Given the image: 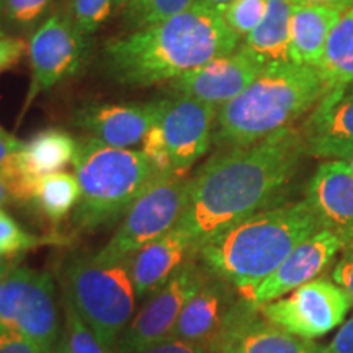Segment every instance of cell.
<instances>
[{
    "label": "cell",
    "mask_w": 353,
    "mask_h": 353,
    "mask_svg": "<svg viewBox=\"0 0 353 353\" xmlns=\"http://www.w3.org/2000/svg\"><path fill=\"white\" fill-rule=\"evenodd\" d=\"M307 156L303 132L286 128L245 148L221 149L190 176L187 205L176 226L193 247L272 208Z\"/></svg>",
    "instance_id": "cell-1"
},
{
    "label": "cell",
    "mask_w": 353,
    "mask_h": 353,
    "mask_svg": "<svg viewBox=\"0 0 353 353\" xmlns=\"http://www.w3.org/2000/svg\"><path fill=\"white\" fill-rule=\"evenodd\" d=\"M241 43L223 13L196 2L164 21L108 39L101 68L121 85L149 87L229 54Z\"/></svg>",
    "instance_id": "cell-2"
},
{
    "label": "cell",
    "mask_w": 353,
    "mask_h": 353,
    "mask_svg": "<svg viewBox=\"0 0 353 353\" xmlns=\"http://www.w3.org/2000/svg\"><path fill=\"white\" fill-rule=\"evenodd\" d=\"M319 229V221L306 200L272 206L201 242L195 257L206 272L236 286L247 299Z\"/></svg>",
    "instance_id": "cell-3"
},
{
    "label": "cell",
    "mask_w": 353,
    "mask_h": 353,
    "mask_svg": "<svg viewBox=\"0 0 353 353\" xmlns=\"http://www.w3.org/2000/svg\"><path fill=\"white\" fill-rule=\"evenodd\" d=\"M325 92L314 68L293 63L265 68L241 95L218 108L213 144L219 151L245 148L293 128L316 108Z\"/></svg>",
    "instance_id": "cell-4"
},
{
    "label": "cell",
    "mask_w": 353,
    "mask_h": 353,
    "mask_svg": "<svg viewBox=\"0 0 353 353\" xmlns=\"http://www.w3.org/2000/svg\"><path fill=\"white\" fill-rule=\"evenodd\" d=\"M74 174L81 200L70 216L77 232H90L125 218L128 210L157 179L143 151L118 149L90 136L77 139Z\"/></svg>",
    "instance_id": "cell-5"
},
{
    "label": "cell",
    "mask_w": 353,
    "mask_h": 353,
    "mask_svg": "<svg viewBox=\"0 0 353 353\" xmlns=\"http://www.w3.org/2000/svg\"><path fill=\"white\" fill-rule=\"evenodd\" d=\"M63 291L101 345L113 353L138 303L128 259L100 262L94 254L69 259L63 272Z\"/></svg>",
    "instance_id": "cell-6"
},
{
    "label": "cell",
    "mask_w": 353,
    "mask_h": 353,
    "mask_svg": "<svg viewBox=\"0 0 353 353\" xmlns=\"http://www.w3.org/2000/svg\"><path fill=\"white\" fill-rule=\"evenodd\" d=\"M188 182L182 174L157 176L132 203L112 239L94 254L95 259L121 262L174 229L187 205Z\"/></svg>",
    "instance_id": "cell-7"
},
{
    "label": "cell",
    "mask_w": 353,
    "mask_h": 353,
    "mask_svg": "<svg viewBox=\"0 0 353 353\" xmlns=\"http://www.w3.org/2000/svg\"><path fill=\"white\" fill-rule=\"evenodd\" d=\"M26 54L30 59V85L20 120L39 95L81 69L87 54V37L69 13H54L32 33Z\"/></svg>",
    "instance_id": "cell-8"
},
{
    "label": "cell",
    "mask_w": 353,
    "mask_h": 353,
    "mask_svg": "<svg viewBox=\"0 0 353 353\" xmlns=\"http://www.w3.org/2000/svg\"><path fill=\"white\" fill-rule=\"evenodd\" d=\"M353 306L352 298L335 281L316 278L260 307L262 316L296 337L314 341L332 332Z\"/></svg>",
    "instance_id": "cell-9"
},
{
    "label": "cell",
    "mask_w": 353,
    "mask_h": 353,
    "mask_svg": "<svg viewBox=\"0 0 353 353\" xmlns=\"http://www.w3.org/2000/svg\"><path fill=\"white\" fill-rule=\"evenodd\" d=\"M206 278L208 272L198 259H188L165 285L145 299L121 334L113 353H139L144 348L164 342L183 306L200 290Z\"/></svg>",
    "instance_id": "cell-10"
},
{
    "label": "cell",
    "mask_w": 353,
    "mask_h": 353,
    "mask_svg": "<svg viewBox=\"0 0 353 353\" xmlns=\"http://www.w3.org/2000/svg\"><path fill=\"white\" fill-rule=\"evenodd\" d=\"M161 100L159 125L169 148L175 174L187 172L208 152L213 144L218 108L185 95Z\"/></svg>",
    "instance_id": "cell-11"
},
{
    "label": "cell",
    "mask_w": 353,
    "mask_h": 353,
    "mask_svg": "<svg viewBox=\"0 0 353 353\" xmlns=\"http://www.w3.org/2000/svg\"><path fill=\"white\" fill-rule=\"evenodd\" d=\"M77 139L61 128L34 132L21 148L0 167L6 175L10 201L30 206L34 183L39 176L63 172L77 154Z\"/></svg>",
    "instance_id": "cell-12"
},
{
    "label": "cell",
    "mask_w": 353,
    "mask_h": 353,
    "mask_svg": "<svg viewBox=\"0 0 353 353\" xmlns=\"http://www.w3.org/2000/svg\"><path fill=\"white\" fill-rule=\"evenodd\" d=\"M242 298L236 286L208 272V278L185 304L167 339L193 343L213 353Z\"/></svg>",
    "instance_id": "cell-13"
},
{
    "label": "cell",
    "mask_w": 353,
    "mask_h": 353,
    "mask_svg": "<svg viewBox=\"0 0 353 353\" xmlns=\"http://www.w3.org/2000/svg\"><path fill=\"white\" fill-rule=\"evenodd\" d=\"M262 70V65L239 46L229 54L172 79L169 94L185 95L221 108L241 95Z\"/></svg>",
    "instance_id": "cell-14"
},
{
    "label": "cell",
    "mask_w": 353,
    "mask_h": 353,
    "mask_svg": "<svg viewBox=\"0 0 353 353\" xmlns=\"http://www.w3.org/2000/svg\"><path fill=\"white\" fill-rule=\"evenodd\" d=\"M345 245L348 242L341 236L329 229H319L303 241L247 299L257 307H262L263 304L275 301L299 286L316 280L327 270L335 255L342 252Z\"/></svg>",
    "instance_id": "cell-15"
},
{
    "label": "cell",
    "mask_w": 353,
    "mask_h": 353,
    "mask_svg": "<svg viewBox=\"0 0 353 353\" xmlns=\"http://www.w3.org/2000/svg\"><path fill=\"white\" fill-rule=\"evenodd\" d=\"M213 353H327L314 341L296 337L268 322L260 307L242 298Z\"/></svg>",
    "instance_id": "cell-16"
},
{
    "label": "cell",
    "mask_w": 353,
    "mask_h": 353,
    "mask_svg": "<svg viewBox=\"0 0 353 353\" xmlns=\"http://www.w3.org/2000/svg\"><path fill=\"white\" fill-rule=\"evenodd\" d=\"M161 100L149 103H90L72 114V123L87 136L118 149L143 143L157 121Z\"/></svg>",
    "instance_id": "cell-17"
},
{
    "label": "cell",
    "mask_w": 353,
    "mask_h": 353,
    "mask_svg": "<svg viewBox=\"0 0 353 353\" xmlns=\"http://www.w3.org/2000/svg\"><path fill=\"white\" fill-rule=\"evenodd\" d=\"M304 200L322 229L353 242V174L347 161L322 162L309 180Z\"/></svg>",
    "instance_id": "cell-18"
},
{
    "label": "cell",
    "mask_w": 353,
    "mask_h": 353,
    "mask_svg": "<svg viewBox=\"0 0 353 353\" xmlns=\"http://www.w3.org/2000/svg\"><path fill=\"white\" fill-rule=\"evenodd\" d=\"M301 132L307 156L345 161L353 152V87L325 92Z\"/></svg>",
    "instance_id": "cell-19"
},
{
    "label": "cell",
    "mask_w": 353,
    "mask_h": 353,
    "mask_svg": "<svg viewBox=\"0 0 353 353\" xmlns=\"http://www.w3.org/2000/svg\"><path fill=\"white\" fill-rule=\"evenodd\" d=\"M192 257H195L193 241L179 226L128 257L138 301H145Z\"/></svg>",
    "instance_id": "cell-20"
},
{
    "label": "cell",
    "mask_w": 353,
    "mask_h": 353,
    "mask_svg": "<svg viewBox=\"0 0 353 353\" xmlns=\"http://www.w3.org/2000/svg\"><path fill=\"white\" fill-rule=\"evenodd\" d=\"M15 332L23 335L44 353H50L59 341L63 329L59 325L56 285L50 272H37L34 275L21 304Z\"/></svg>",
    "instance_id": "cell-21"
},
{
    "label": "cell",
    "mask_w": 353,
    "mask_h": 353,
    "mask_svg": "<svg viewBox=\"0 0 353 353\" xmlns=\"http://www.w3.org/2000/svg\"><path fill=\"white\" fill-rule=\"evenodd\" d=\"M342 12L329 7L293 6L290 28V59L293 64L319 69L325 44Z\"/></svg>",
    "instance_id": "cell-22"
},
{
    "label": "cell",
    "mask_w": 353,
    "mask_h": 353,
    "mask_svg": "<svg viewBox=\"0 0 353 353\" xmlns=\"http://www.w3.org/2000/svg\"><path fill=\"white\" fill-rule=\"evenodd\" d=\"M293 3L290 0H268L263 19L242 39L241 50L262 68L291 63L290 28Z\"/></svg>",
    "instance_id": "cell-23"
},
{
    "label": "cell",
    "mask_w": 353,
    "mask_h": 353,
    "mask_svg": "<svg viewBox=\"0 0 353 353\" xmlns=\"http://www.w3.org/2000/svg\"><path fill=\"white\" fill-rule=\"evenodd\" d=\"M79 200H81V185L76 174L54 172L37 180L30 206H33L46 223L57 228L69 214L74 213Z\"/></svg>",
    "instance_id": "cell-24"
},
{
    "label": "cell",
    "mask_w": 353,
    "mask_h": 353,
    "mask_svg": "<svg viewBox=\"0 0 353 353\" xmlns=\"http://www.w3.org/2000/svg\"><path fill=\"white\" fill-rule=\"evenodd\" d=\"M317 70L327 92L353 87V7L335 23Z\"/></svg>",
    "instance_id": "cell-25"
},
{
    "label": "cell",
    "mask_w": 353,
    "mask_h": 353,
    "mask_svg": "<svg viewBox=\"0 0 353 353\" xmlns=\"http://www.w3.org/2000/svg\"><path fill=\"white\" fill-rule=\"evenodd\" d=\"M37 272L21 262L8 272L0 290V334L15 332L21 304Z\"/></svg>",
    "instance_id": "cell-26"
},
{
    "label": "cell",
    "mask_w": 353,
    "mask_h": 353,
    "mask_svg": "<svg viewBox=\"0 0 353 353\" xmlns=\"http://www.w3.org/2000/svg\"><path fill=\"white\" fill-rule=\"evenodd\" d=\"M196 0H125L121 20L126 32L145 28L195 6Z\"/></svg>",
    "instance_id": "cell-27"
},
{
    "label": "cell",
    "mask_w": 353,
    "mask_h": 353,
    "mask_svg": "<svg viewBox=\"0 0 353 353\" xmlns=\"http://www.w3.org/2000/svg\"><path fill=\"white\" fill-rule=\"evenodd\" d=\"M56 0H3V25L20 33H33L50 19Z\"/></svg>",
    "instance_id": "cell-28"
},
{
    "label": "cell",
    "mask_w": 353,
    "mask_h": 353,
    "mask_svg": "<svg viewBox=\"0 0 353 353\" xmlns=\"http://www.w3.org/2000/svg\"><path fill=\"white\" fill-rule=\"evenodd\" d=\"M63 241V237L57 236L44 237V239L33 236L32 232L25 231L10 214L0 210V255H3V257L19 259L25 252L37 249L41 244H52V242Z\"/></svg>",
    "instance_id": "cell-29"
},
{
    "label": "cell",
    "mask_w": 353,
    "mask_h": 353,
    "mask_svg": "<svg viewBox=\"0 0 353 353\" xmlns=\"http://www.w3.org/2000/svg\"><path fill=\"white\" fill-rule=\"evenodd\" d=\"M125 0H69V17L85 37H90L113 13L121 12Z\"/></svg>",
    "instance_id": "cell-30"
},
{
    "label": "cell",
    "mask_w": 353,
    "mask_h": 353,
    "mask_svg": "<svg viewBox=\"0 0 353 353\" xmlns=\"http://www.w3.org/2000/svg\"><path fill=\"white\" fill-rule=\"evenodd\" d=\"M63 307H64V327L63 332L68 341L70 353H110L99 342L95 334L82 321L79 312L74 307L72 301L63 291Z\"/></svg>",
    "instance_id": "cell-31"
},
{
    "label": "cell",
    "mask_w": 353,
    "mask_h": 353,
    "mask_svg": "<svg viewBox=\"0 0 353 353\" xmlns=\"http://www.w3.org/2000/svg\"><path fill=\"white\" fill-rule=\"evenodd\" d=\"M268 0H234L221 13L229 28L244 39L262 21Z\"/></svg>",
    "instance_id": "cell-32"
},
{
    "label": "cell",
    "mask_w": 353,
    "mask_h": 353,
    "mask_svg": "<svg viewBox=\"0 0 353 353\" xmlns=\"http://www.w3.org/2000/svg\"><path fill=\"white\" fill-rule=\"evenodd\" d=\"M141 144H143V149H141V151L144 152V156L148 157L149 162H151L152 169L156 170L157 175L175 174L169 148H167L165 144L164 134H162L159 121H156L151 126V130L148 131V134L144 136L143 143Z\"/></svg>",
    "instance_id": "cell-33"
},
{
    "label": "cell",
    "mask_w": 353,
    "mask_h": 353,
    "mask_svg": "<svg viewBox=\"0 0 353 353\" xmlns=\"http://www.w3.org/2000/svg\"><path fill=\"white\" fill-rule=\"evenodd\" d=\"M28 52V41L0 34V74L12 69Z\"/></svg>",
    "instance_id": "cell-34"
},
{
    "label": "cell",
    "mask_w": 353,
    "mask_h": 353,
    "mask_svg": "<svg viewBox=\"0 0 353 353\" xmlns=\"http://www.w3.org/2000/svg\"><path fill=\"white\" fill-rule=\"evenodd\" d=\"M0 353H44L38 345L17 332L0 334Z\"/></svg>",
    "instance_id": "cell-35"
},
{
    "label": "cell",
    "mask_w": 353,
    "mask_h": 353,
    "mask_svg": "<svg viewBox=\"0 0 353 353\" xmlns=\"http://www.w3.org/2000/svg\"><path fill=\"white\" fill-rule=\"evenodd\" d=\"M139 353H211L206 348L193 345L182 341H174V339H165L164 342H159L156 345L144 348Z\"/></svg>",
    "instance_id": "cell-36"
},
{
    "label": "cell",
    "mask_w": 353,
    "mask_h": 353,
    "mask_svg": "<svg viewBox=\"0 0 353 353\" xmlns=\"http://www.w3.org/2000/svg\"><path fill=\"white\" fill-rule=\"evenodd\" d=\"M327 353H353V317L341 325L339 332L325 347Z\"/></svg>",
    "instance_id": "cell-37"
},
{
    "label": "cell",
    "mask_w": 353,
    "mask_h": 353,
    "mask_svg": "<svg viewBox=\"0 0 353 353\" xmlns=\"http://www.w3.org/2000/svg\"><path fill=\"white\" fill-rule=\"evenodd\" d=\"M21 143H23V141L19 139L17 136H13L12 132H8L7 130H3V128L0 126V167L6 164L13 154L19 151L21 148Z\"/></svg>",
    "instance_id": "cell-38"
},
{
    "label": "cell",
    "mask_w": 353,
    "mask_h": 353,
    "mask_svg": "<svg viewBox=\"0 0 353 353\" xmlns=\"http://www.w3.org/2000/svg\"><path fill=\"white\" fill-rule=\"evenodd\" d=\"M293 6H317V7H329L339 12H347L353 7V0H290Z\"/></svg>",
    "instance_id": "cell-39"
},
{
    "label": "cell",
    "mask_w": 353,
    "mask_h": 353,
    "mask_svg": "<svg viewBox=\"0 0 353 353\" xmlns=\"http://www.w3.org/2000/svg\"><path fill=\"white\" fill-rule=\"evenodd\" d=\"M7 201H10V192H8L6 175H3L2 170H0V210H2V206L6 205Z\"/></svg>",
    "instance_id": "cell-40"
},
{
    "label": "cell",
    "mask_w": 353,
    "mask_h": 353,
    "mask_svg": "<svg viewBox=\"0 0 353 353\" xmlns=\"http://www.w3.org/2000/svg\"><path fill=\"white\" fill-rule=\"evenodd\" d=\"M19 262H20V257L10 259V257H3V255H0V275H7V273L10 272Z\"/></svg>",
    "instance_id": "cell-41"
},
{
    "label": "cell",
    "mask_w": 353,
    "mask_h": 353,
    "mask_svg": "<svg viewBox=\"0 0 353 353\" xmlns=\"http://www.w3.org/2000/svg\"><path fill=\"white\" fill-rule=\"evenodd\" d=\"M196 2L205 3V6H208L211 8H216V10L221 12L224 7H228L229 3L234 2V0H196Z\"/></svg>",
    "instance_id": "cell-42"
},
{
    "label": "cell",
    "mask_w": 353,
    "mask_h": 353,
    "mask_svg": "<svg viewBox=\"0 0 353 353\" xmlns=\"http://www.w3.org/2000/svg\"><path fill=\"white\" fill-rule=\"evenodd\" d=\"M50 353H70V352H69V347H68V341H65L64 332L61 334L59 341L56 342V345L51 348Z\"/></svg>",
    "instance_id": "cell-43"
},
{
    "label": "cell",
    "mask_w": 353,
    "mask_h": 353,
    "mask_svg": "<svg viewBox=\"0 0 353 353\" xmlns=\"http://www.w3.org/2000/svg\"><path fill=\"white\" fill-rule=\"evenodd\" d=\"M0 34L3 33V0H0Z\"/></svg>",
    "instance_id": "cell-44"
},
{
    "label": "cell",
    "mask_w": 353,
    "mask_h": 353,
    "mask_svg": "<svg viewBox=\"0 0 353 353\" xmlns=\"http://www.w3.org/2000/svg\"><path fill=\"white\" fill-rule=\"evenodd\" d=\"M345 161H347V164L350 165V169H352V174H353V152L350 154V156H348V157L345 159Z\"/></svg>",
    "instance_id": "cell-45"
},
{
    "label": "cell",
    "mask_w": 353,
    "mask_h": 353,
    "mask_svg": "<svg viewBox=\"0 0 353 353\" xmlns=\"http://www.w3.org/2000/svg\"><path fill=\"white\" fill-rule=\"evenodd\" d=\"M8 275V273H7ZM7 275H0V290H2V285H3V280H6Z\"/></svg>",
    "instance_id": "cell-46"
}]
</instances>
